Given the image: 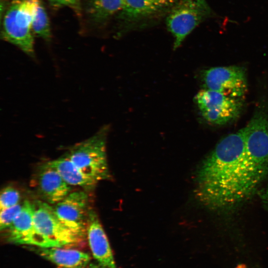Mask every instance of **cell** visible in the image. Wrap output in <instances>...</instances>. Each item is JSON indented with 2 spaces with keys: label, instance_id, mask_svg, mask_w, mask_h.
I'll use <instances>...</instances> for the list:
<instances>
[{
  "label": "cell",
  "instance_id": "1",
  "mask_svg": "<svg viewBox=\"0 0 268 268\" xmlns=\"http://www.w3.org/2000/svg\"><path fill=\"white\" fill-rule=\"evenodd\" d=\"M268 177V141L245 139L243 128L222 138L200 165L195 194L214 211L234 209Z\"/></svg>",
  "mask_w": 268,
  "mask_h": 268
},
{
  "label": "cell",
  "instance_id": "2",
  "mask_svg": "<svg viewBox=\"0 0 268 268\" xmlns=\"http://www.w3.org/2000/svg\"><path fill=\"white\" fill-rule=\"evenodd\" d=\"M109 127H102L95 134L72 146L64 155L82 172L97 182L111 178L106 141Z\"/></svg>",
  "mask_w": 268,
  "mask_h": 268
},
{
  "label": "cell",
  "instance_id": "3",
  "mask_svg": "<svg viewBox=\"0 0 268 268\" xmlns=\"http://www.w3.org/2000/svg\"><path fill=\"white\" fill-rule=\"evenodd\" d=\"M38 0H11L5 11L1 36L31 57H34L32 23Z\"/></svg>",
  "mask_w": 268,
  "mask_h": 268
},
{
  "label": "cell",
  "instance_id": "4",
  "mask_svg": "<svg viewBox=\"0 0 268 268\" xmlns=\"http://www.w3.org/2000/svg\"><path fill=\"white\" fill-rule=\"evenodd\" d=\"M211 10L205 0H178L171 7L166 19L168 30L173 37V49L201 22L209 17Z\"/></svg>",
  "mask_w": 268,
  "mask_h": 268
},
{
  "label": "cell",
  "instance_id": "5",
  "mask_svg": "<svg viewBox=\"0 0 268 268\" xmlns=\"http://www.w3.org/2000/svg\"><path fill=\"white\" fill-rule=\"evenodd\" d=\"M33 219L37 230L51 244L52 247H83L84 239L66 226L57 216L53 207L41 200L32 202Z\"/></svg>",
  "mask_w": 268,
  "mask_h": 268
},
{
  "label": "cell",
  "instance_id": "6",
  "mask_svg": "<svg viewBox=\"0 0 268 268\" xmlns=\"http://www.w3.org/2000/svg\"><path fill=\"white\" fill-rule=\"evenodd\" d=\"M195 100L203 119L213 125L222 126L234 121L243 107L242 99L204 88L196 94Z\"/></svg>",
  "mask_w": 268,
  "mask_h": 268
},
{
  "label": "cell",
  "instance_id": "7",
  "mask_svg": "<svg viewBox=\"0 0 268 268\" xmlns=\"http://www.w3.org/2000/svg\"><path fill=\"white\" fill-rule=\"evenodd\" d=\"M201 77L204 89L232 98L243 99L247 91L246 70L241 66L211 67L204 70Z\"/></svg>",
  "mask_w": 268,
  "mask_h": 268
},
{
  "label": "cell",
  "instance_id": "8",
  "mask_svg": "<svg viewBox=\"0 0 268 268\" xmlns=\"http://www.w3.org/2000/svg\"><path fill=\"white\" fill-rule=\"evenodd\" d=\"M88 197L84 191L70 192L54 205V211L60 220L77 235L85 240L87 234Z\"/></svg>",
  "mask_w": 268,
  "mask_h": 268
},
{
  "label": "cell",
  "instance_id": "9",
  "mask_svg": "<svg viewBox=\"0 0 268 268\" xmlns=\"http://www.w3.org/2000/svg\"><path fill=\"white\" fill-rule=\"evenodd\" d=\"M3 231L6 240L12 243L52 247L37 230L33 219V203L28 200L22 203L21 210L12 224Z\"/></svg>",
  "mask_w": 268,
  "mask_h": 268
},
{
  "label": "cell",
  "instance_id": "10",
  "mask_svg": "<svg viewBox=\"0 0 268 268\" xmlns=\"http://www.w3.org/2000/svg\"><path fill=\"white\" fill-rule=\"evenodd\" d=\"M35 184L41 201L51 205L59 202L70 193V185L48 162L39 167Z\"/></svg>",
  "mask_w": 268,
  "mask_h": 268
},
{
  "label": "cell",
  "instance_id": "11",
  "mask_svg": "<svg viewBox=\"0 0 268 268\" xmlns=\"http://www.w3.org/2000/svg\"><path fill=\"white\" fill-rule=\"evenodd\" d=\"M87 235L94 258L105 268H116L106 233L95 211L89 209Z\"/></svg>",
  "mask_w": 268,
  "mask_h": 268
},
{
  "label": "cell",
  "instance_id": "12",
  "mask_svg": "<svg viewBox=\"0 0 268 268\" xmlns=\"http://www.w3.org/2000/svg\"><path fill=\"white\" fill-rule=\"evenodd\" d=\"M178 0H124L120 18L127 22H134L171 8Z\"/></svg>",
  "mask_w": 268,
  "mask_h": 268
},
{
  "label": "cell",
  "instance_id": "13",
  "mask_svg": "<svg viewBox=\"0 0 268 268\" xmlns=\"http://www.w3.org/2000/svg\"><path fill=\"white\" fill-rule=\"evenodd\" d=\"M35 250L59 268H86L90 260L88 254L71 248L40 247Z\"/></svg>",
  "mask_w": 268,
  "mask_h": 268
},
{
  "label": "cell",
  "instance_id": "14",
  "mask_svg": "<svg viewBox=\"0 0 268 268\" xmlns=\"http://www.w3.org/2000/svg\"><path fill=\"white\" fill-rule=\"evenodd\" d=\"M48 163L59 172L70 186H79L84 189L90 190L95 187L98 183L82 172L65 155Z\"/></svg>",
  "mask_w": 268,
  "mask_h": 268
},
{
  "label": "cell",
  "instance_id": "15",
  "mask_svg": "<svg viewBox=\"0 0 268 268\" xmlns=\"http://www.w3.org/2000/svg\"><path fill=\"white\" fill-rule=\"evenodd\" d=\"M124 0H87L86 12L94 22H105L123 8Z\"/></svg>",
  "mask_w": 268,
  "mask_h": 268
},
{
  "label": "cell",
  "instance_id": "16",
  "mask_svg": "<svg viewBox=\"0 0 268 268\" xmlns=\"http://www.w3.org/2000/svg\"><path fill=\"white\" fill-rule=\"evenodd\" d=\"M32 31L37 36L46 41L51 39V30L48 16L42 0H38L32 23Z\"/></svg>",
  "mask_w": 268,
  "mask_h": 268
},
{
  "label": "cell",
  "instance_id": "17",
  "mask_svg": "<svg viewBox=\"0 0 268 268\" xmlns=\"http://www.w3.org/2000/svg\"><path fill=\"white\" fill-rule=\"evenodd\" d=\"M20 194L15 188L7 186L0 192V210L14 206L19 203Z\"/></svg>",
  "mask_w": 268,
  "mask_h": 268
},
{
  "label": "cell",
  "instance_id": "18",
  "mask_svg": "<svg viewBox=\"0 0 268 268\" xmlns=\"http://www.w3.org/2000/svg\"><path fill=\"white\" fill-rule=\"evenodd\" d=\"M22 204L18 203L14 206L2 210L0 213V228L4 231L13 223L21 210Z\"/></svg>",
  "mask_w": 268,
  "mask_h": 268
},
{
  "label": "cell",
  "instance_id": "19",
  "mask_svg": "<svg viewBox=\"0 0 268 268\" xmlns=\"http://www.w3.org/2000/svg\"><path fill=\"white\" fill-rule=\"evenodd\" d=\"M51 5L55 8L67 6L78 11L80 0H48Z\"/></svg>",
  "mask_w": 268,
  "mask_h": 268
},
{
  "label": "cell",
  "instance_id": "20",
  "mask_svg": "<svg viewBox=\"0 0 268 268\" xmlns=\"http://www.w3.org/2000/svg\"><path fill=\"white\" fill-rule=\"evenodd\" d=\"M259 196L262 202L268 209V183L259 191Z\"/></svg>",
  "mask_w": 268,
  "mask_h": 268
},
{
  "label": "cell",
  "instance_id": "21",
  "mask_svg": "<svg viewBox=\"0 0 268 268\" xmlns=\"http://www.w3.org/2000/svg\"><path fill=\"white\" fill-rule=\"evenodd\" d=\"M89 268H105L104 267H98L97 266H96V265H91L89 267Z\"/></svg>",
  "mask_w": 268,
  "mask_h": 268
},
{
  "label": "cell",
  "instance_id": "22",
  "mask_svg": "<svg viewBox=\"0 0 268 268\" xmlns=\"http://www.w3.org/2000/svg\"><path fill=\"white\" fill-rule=\"evenodd\" d=\"M2 0H1V1H2Z\"/></svg>",
  "mask_w": 268,
  "mask_h": 268
}]
</instances>
